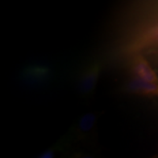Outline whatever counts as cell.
Instances as JSON below:
<instances>
[{
  "label": "cell",
  "instance_id": "obj_1",
  "mask_svg": "<svg viewBox=\"0 0 158 158\" xmlns=\"http://www.w3.org/2000/svg\"><path fill=\"white\" fill-rule=\"evenodd\" d=\"M99 113L94 110L85 111L79 116L78 119L70 129L68 135L71 144L93 145L97 138Z\"/></svg>",
  "mask_w": 158,
  "mask_h": 158
},
{
  "label": "cell",
  "instance_id": "obj_2",
  "mask_svg": "<svg viewBox=\"0 0 158 158\" xmlns=\"http://www.w3.org/2000/svg\"><path fill=\"white\" fill-rule=\"evenodd\" d=\"M102 71V62H93L83 69L78 78V91L81 96L88 97L94 94Z\"/></svg>",
  "mask_w": 158,
  "mask_h": 158
},
{
  "label": "cell",
  "instance_id": "obj_3",
  "mask_svg": "<svg viewBox=\"0 0 158 158\" xmlns=\"http://www.w3.org/2000/svg\"><path fill=\"white\" fill-rule=\"evenodd\" d=\"M131 77L142 81L158 83V75L149 65V62L142 55H135L131 63Z\"/></svg>",
  "mask_w": 158,
  "mask_h": 158
},
{
  "label": "cell",
  "instance_id": "obj_4",
  "mask_svg": "<svg viewBox=\"0 0 158 158\" xmlns=\"http://www.w3.org/2000/svg\"><path fill=\"white\" fill-rule=\"evenodd\" d=\"M62 158H102V156L94 144H70L62 153Z\"/></svg>",
  "mask_w": 158,
  "mask_h": 158
},
{
  "label": "cell",
  "instance_id": "obj_5",
  "mask_svg": "<svg viewBox=\"0 0 158 158\" xmlns=\"http://www.w3.org/2000/svg\"><path fill=\"white\" fill-rule=\"evenodd\" d=\"M126 88L128 93L137 96L158 98V83H150L131 77V80L127 82Z\"/></svg>",
  "mask_w": 158,
  "mask_h": 158
},
{
  "label": "cell",
  "instance_id": "obj_6",
  "mask_svg": "<svg viewBox=\"0 0 158 158\" xmlns=\"http://www.w3.org/2000/svg\"><path fill=\"white\" fill-rule=\"evenodd\" d=\"M70 144H71V142H70V140H69L68 135H66V137L61 139L58 143L52 145L50 148H48L47 150L44 151L42 154H40L37 158H56L59 153L64 152V150Z\"/></svg>",
  "mask_w": 158,
  "mask_h": 158
},
{
  "label": "cell",
  "instance_id": "obj_7",
  "mask_svg": "<svg viewBox=\"0 0 158 158\" xmlns=\"http://www.w3.org/2000/svg\"><path fill=\"white\" fill-rule=\"evenodd\" d=\"M152 158H158V154H157V155H155V156H153Z\"/></svg>",
  "mask_w": 158,
  "mask_h": 158
}]
</instances>
